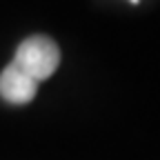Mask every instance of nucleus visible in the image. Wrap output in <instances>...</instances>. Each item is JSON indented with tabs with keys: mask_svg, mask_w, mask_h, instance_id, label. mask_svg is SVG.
<instances>
[{
	"mask_svg": "<svg viewBox=\"0 0 160 160\" xmlns=\"http://www.w3.org/2000/svg\"><path fill=\"white\" fill-rule=\"evenodd\" d=\"M11 65H16L36 82H42L58 69L60 49L47 36H31L18 45Z\"/></svg>",
	"mask_w": 160,
	"mask_h": 160,
	"instance_id": "nucleus-1",
	"label": "nucleus"
},
{
	"mask_svg": "<svg viewBox=\"0 0 160 160\" xmlns=\"http://www.w3.org/2000/svg\"><path fill=\"white\" fill-rule=\"evenodd\" d=\"M38 91V82L22 73L16 65H7L0 73V96L11 105H27Z\"/></svg>",
	"mask_w": 160,
	"mask_h": 160,
	"instance_id": "nucleus-2",
	"label": "nucleus"
},
{
	"mask_svg": "<svg viewBox=\"0 0 160 160\" xmlns=\"http://www.w3.org/2000/svg\"><path fill=\"white\" fill-rule=\"evenodd\" d=\"M131 2H138V0H131Z\"/></svg>",
	"mask_w": 160,
	"mask_h": 160,
	"instance_id": "nucleus-3",
	"label": "nucleus"
}]
</instances>
